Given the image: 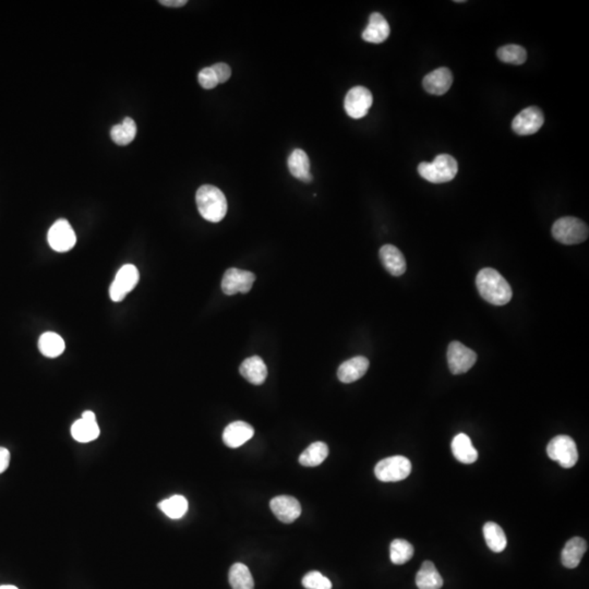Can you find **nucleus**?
<instances>
[{
  "instance_id": "obj_6",
  "label": "nucleus",
  "mask_w": 589,
  "mask_h": 589,
  "mask_svg": "<svg viewBox=\"0 0 589 589\" xmlns=\"http://www.w3.org/2000/svg\"><path fill=\"white\" fill-rule=\"evenodd\" d=\"M547 454L563 468H572L578 461L576 443L569 435H557L553 438L548 444Z\"/></svg>"
},
{
  "instance_id": "obj_13",
  "label": "nucleus",
  "mask_w": 589,
  "mask_h": 589,
  "mask_svg": "<svg viewBox=\"0 0 589 589\" xmlns=\"http://www.w3.org/2000/svg\"><path fill=\"white\" fill-rule=\"evenodd\" d=\"M272 512L282 523L291 524L301 514V505L293 496H279L271 500Z\"/></svg>"
},
{
  "instance_id": "obj_19",
  "label": "nucleus",
  "mask_w": 589,
  "mask_h": 589,
  "mask_svg": "<svg viewBox=\"0 0 589 589\" xmlns=\"http://www.w3.org/2000/svg\"><path fill=\"white\" fill-rule=\"evenodd\" d=\"M382 264L393 277H401L406 272L405 258L395 246L385 245L380 249Z\"/></svg>"
},
{
  "instance_id": "obj_28",
  "label": "nucleus",
  "mask_w": 589,
  "mask_h": 589,
  "mask_svg": "<svg viewBox=\"0 0 589 589\" xmlns=\"http://www.w3.org/2000/svg\"><path fill=\"white\" fill-rule=\"evenodd\" d=\"M137 135V125L135 120L127 117L123 123L114 126L110 130L112 140L118 145H127L135 140Z\"/></svg>"
},
{
  "instance_id": "obj_8",
  "label": "nucleus",
  "mask_w": 589,
  "mask_h": 589,
  "mask_svg": "<svg viewBox=\"0 0 589 589\" xmlns=\"http://www.w3.org/2000/svg\"><path fill=\"white\" fill-rule=\"evenodd\" d=\"M140 274L137 267L132 264H126L116 274L115 279L110 289V295L112 300L115 303L124 300L127 293L137 286L139 282Z\"/></svg>"
},
{
  "instance_id": "obj_21",
  "label": "nucleus",
  "mask_w": 589,
  "mask_h": 589,
  "mask_svg": "<svg viewBox=\"0 0 589 589\" xmlns=\"http://www.w3.org/2000/svg\"><path fill=\"white\" fill-rule=\"evenodd\" d=\"M289 171L295 178L303 183H310L312 180V175L310 173V159L306 152L300 149L293 150L289 157Z\"/></svg>"
},
{
  "instance_id": "obj_23",
  "label": "nucleus",
  "mask_w": 589,
  "mask_h": 589,
  "mask_svg": "<svg viewBox=\"0 0 589 589\" xmlns=\"http://www.w3.org/2000/svg\"><path fill=\"white\" fill-rule=\"evenodd\" d=\"M452 452L455 458L463 464H472L478 458V452L468 435L460 433L452 441Z\"/></svg>"
},
{
  "instance_id": "obj_12",
  "label": "nucleus",
  "mask_w": 589,
  "mask_h": 589,
  "mask_svg": "<svg viewBox=\"0 0 589 589\" xmlns=\"http://www.w3.org/2000/svg\"><path fill=\"white\" fill-rule=\"evenodd\" d=\"M543 121L545 118L541 108L531 106L522 110L521 113L514 118L512 128L517 135H531L541 130Z\"/></svg>"
},
{
  "instance_id": "obj_31",
  "label": "nucleus",
  "mask_w": 589,
  "mask_h": 589,
  "mask_svg": "<svg viewBox=\"0 0 589 589\" xmlns=\"http://www.w3.org/2000/svg\"><path fill=\"white\" fill-rule=\"evenodd\" d=\"M391 561L396 565L405 564L413 555V545L404 539H395L390 545Z\"/></svg>"
},
{
  "instance_id": "obj_14",
  "label": "nucleus",
  "mask_w": 589,
  "mask_h": 589,
  "mask_svg": "<svg viewBox=\"0 0 589 589\" xmlns=\"http://www.w3.org/2000/svg\"><path fill=\"white\" fill-rule=\"evenodd\" d=\"M71 435L74 440L81 443L94 441L100 435V427L96 423L95 413L86 411L82 413V418L77 421L71 427Z\"/></svg>"
},
{
  "instance_id": "obj_36",
  "label": "nucleus",
  "mask_w": 589,
  "mask_h": 589,
  "mask_svg": "<svg viewBox=\"0 0 589 589\" xmlns=\"http://www.w3.org/2000/svg\"><path fill=\"white\" fill-rule=\"evenodd\" d=\"M10 453L7 449L0 448V474L5 472L9 466Z\"/></svg>"
},
{
  "instance_id": "obj_37",
  "label": "nucleus",
  "mask_w": 589,
  "mask_h": 589,
  "mask_svg": "<svg viewBox=\"0 0 589 589\" xmlns=\"http://www.w3.org/2000/svg\"><path fill=\"white\" fill-rule=\"evenodd\" d=\"M159 4L165 7L179 8L184 7L187 4V0H161Z\"/></svg>"
},
{
  "instance_id": "obj_29",
  "label": "nucleus",
  "mask_w": 589,
  "mask_h": 589,
  "mask_svg": "<svg viewBox=\"0 0 589 589\" xmlns=\"http://www.w3.org/2000/svg\"><path fill=\"white\" fill-rule=\"evenodd\" d=\"M230 584L232 589H253L255 582L249 569L242 563H235L230 567Z\"/></svg>"
},
{
  "instance_id": "obj_25",
  "label": "nucleus",
  "mask_w": 589,
  "mask_h": 589,
  "mask_svg": "<svg viewBox=\"0 0 589 589\" xmlns=\"http://www.w3.org/2000/svg\"><path fill=\"white\" fill-rule=\"evenodd\" d=\"M66 345L60 335L46 332L39 338V350L45 357L56 358L64 352Z\"/></svg>"
},
{
  "instance_id": "obj_20",
  "label": "nucleus",
  "mask_w": 589,
  "mask_h": 589,
  "mask_svg": "<svg viewBox=\"0 0 589 589\" xmlns=\"http://www.w3.org/2000/svg\"><path fill=\"white\" fill-rule=\"evenodd\" d=\"M239 372L248 382L255 385H261L267 377V364L259 356L247 358L240 364Z\"/></svg>"
},
{
  "instance_id": "obj_27",
  "label": "nucleus",
  "mask_w": 589,
  "mask_h": 589,
  "mask_svg": "<svg viewBox=\"0 0 589 589\" xmlns=\"http://www.w3.org/2000/svg\"><path fill=\"white\" fill-rule=\"evenodd\" d=\"M328 455L329 448L326 443L315 442L301 453L299 463L306 467L319 466L328 458Z\"/></svg>"
},
{
  "instance_id": "obj_24",
  "label": "nucleus",
  "mask_w": 589,
  "mask_h": 589,
  "mask_svg": "<svg viewBox=\"0 0 589 589\" xmlns=\"http://www.w3.org/2000/svg\"><path fill=\"white\" fill-rule=\"evenodd\" d=\"M416 585L419 589H440L443 578L431 561H425L416 576Z\"/></svg>"
},
{
  "instance_id": "obj_10",
  "label": "nucleus",
  "mask_w": 589,
  "mask_h": 589,
  "mask_svg": "<svg viewBox=\"0 0 589 589\" xmlns=\"http://www.w3.org/2000/svg\"><path fill=\"white\" fill-rule=\"evenodd\" d=\"M255 281L256 275L252 272L232 267L223 277L222 291L227 296H232L237 293H247L251 291Z\"/></svg>"
},
{
  "instance_id": "obj_22",
  "label": "nucleus",
  "mask_w": 589,
  "mask_h": 589,
  "mask_svg": "<svg viewBox=\"0 0 589 589\" xmlns=\"http://www.w3.org/2000/svg\"><path fill=\"white\" fill-rule=\"evenodd\" d=\"M587 543L583 538L574 537L565 543L561 553L562 564L567 569H575L582 561L583 555L586 553Z\"/></svg>"
},
{
  "instance_id": "obj_32",
  "label": "nucleus",
  "mask_w": 589,
  "mask_h": 589,
  "mask_svg": "<svg viewBox=\"0 0 589 589\" xmlns=\"http://www.w3.org/2000/svg\"><path fill=\"white\" fill-rule=\"evenodd\" d=\"M500 60L506 64L523 65L527 59V53L524 47L519 45H506L498 49L496 53Z\"/></svg>"
},
{
  "instance_id": "obj_5",
  "label": "nucleus",
  "mask_w": 589,
  "mask_h": 589,
  "mask_svg": "<svg viewBox=\"0 0 589 589\" xmlns=\"http://www.w3.org/2000/svg\"><path fill=\"white\" fill-rule=\"evenodd\" d=\"M411 472V463L405 456H392L378 463L374 474L380 482H396L406 479Z\"/></svg>"
},
{
  "instance_id": "obj_38",
  "label": "nucleus",
  "mask_w": 589,
  "mask_h": 589,
  "mask_svg": "<svg viewBox=\"0 0 589 589\" xmlns=\"http://www.w3.org/2000/svg\"><path fill=\"white\" fill-rule=\"evenodd\" d=\"M0 589H18V588L15 586H13V585H3V586H0Z\"/></svg>"
},
{
  "instance_id": "obj_17",
  "label": "nucleus",
  "mask_w": 589,
  "mask_h": 589,
  "mask_svg": "<svg viewBox=\"0 0 589 589\" xmlns=\"http://www.w3.org/2000/svg\"><path fill=\"white\" fill-rule=\"evenodd\" d=\"M253 435H255V430L249 423L245 421H235L226 427L223 432V441L228 448H239L249 441Z\"/></svg>"
},
{
  "instance_id": "obj_4",
  "label": "nucleus",
  "mask_w": 589,
  "mask_h": 589,
  "mask_svg": "<svg viewBox=\"0 0 589 589\" xmlns=\"http://www.w3.org/2000/svg\"><path fill=\"white\" fill-rule=\"evenodd\" d=\"M588 226L580 218H559L552 226V236L563 245H577L588 238Z\"/></svg>"
},
{
  "instance_id": "obj_7",
  "label": "nucleus",
  "mask_w": 589,
  "mask_h": 589,
  "mask_svg": "<svg viewBox=\"0 0 589 589\" xmlns=\"http://www.w3.org/2000/svg\"><path fill=\"white\" fill-rule=\"evenodd\" d=\"M373 103L371 92L364 86H355L348 91L344 100L346 113L354 119H360L367 115Z\"/></svg>"
},
{
  "instance_id": "obj_3",
  "label": "nucleus",
  "mask_w": 589,
  "mask_h": 589,
  "mask_svg": "<svg viewBox=\"0 0 589 589\" xmlns=\"http://www.w3.org/2000/svg\"><path fill=\"white\" fill-rule=\"evenodd\" d=\"M458 171V161L449 154L438 155L431 163L423 161L418 166L419 175L432 184H444L452 180Z\"/></svg>"
},
{
  "instance_id": "obj_18",
  "label": "nucleus",
  "mask_w": 589,
  "mask_h": 589,
  "mask_svg": "<svg viewBox=\"0 0 589 589\" xmlns=\"http://www.w3.org/2000/svg\"><path fill=\"white\" fill-rule=\"evenodd\" d=\"M369 369V360L364 356H357L343 362L338 370V378L343 383H352L364 377Z\"/></svg>"
},
{
  "instance_id": "obj_34",
  "label": "nucleus",
  "mask_w": 589,
  "mask_h": 589,
  "mask_svg": "<svg viewBox=\"0 0 589 589\" xmlns=\"http://www.w3.org/2000/svg\"><path fill=\"white\" fill-rule=\"evenodd\" d=\"M198 80L200 86L206 90H212V88H216L218 84V78H216V74L211 67L203 68L199 72Z\"/></svg>"
},
{
  "instance_id": "obj_33",
  "label": "nucleus",
  "mask_w": 589,
  "mask_h": 589,
  "mask_svg": "<svg viewBox=\"0 0 589 589\" xmlns=\"http://www.w3.org/2000/svg\"><path fill=\"white\" fill-rule=\"evenodd\" d=\"M303 586L307 589H332V583L320 572L312 571L303 576Z\"/></svg>"
},
{
  "instance_id": "obj_11",
  "label": "nucleus",
  "mask_w": 589,
  "mask_h": 589,
  "mask_svg": "<svg viewBox=\"0 0 589 589\" xmlns=\"http://www.w3.org/2000/svg\"><path fill=\"white\" fill-rule=\"evenodd\" d=\"M477 362V354L467 348L460 342H452L449 345V368L453 374H463L474 367Z\"/></svg>"
},
{
  "instance_id": "obj_9",
  "label": "nucleus",
  "mask_w": 589,
  "mask_h": 589,
  "mask_svg": "<svg viewBox=\"0 0 589 589\" xmlns=\"http://www.w3.org/2000/svg\"><path fill=\"white\" fill-rule=\"evenodd\" d=\"M48 244L57 252L70 251L77 244V235L67 220H56L47 234Z\"/></svg>"
},
{
  "instance_id": "obj_15",
  "label": "nucleus",
  "mask_w": 589,
  "mask_h": 589,
  "mask_svg": "<svg viewBox=\"0 0 589 589\" xmlns=\"http://www.w3.org/2000/svg\"><path fill=\"white\" fill-rule=\"evenodd\" d=\"M453 84V74L450 69L439 68L423 78L425 90L433 95H443L450 90Z\"/></svg>"
},
{
  "instance_id": "obj_26",
  "label": "nucleus",
  "mask_w": 589,
  "mask_h": 589,
  "mask_svg": "<svg viewBox=\"0 0 589 589\" xmlns=\"http://www.w3.org/2000/svg\"><path fill=\"white\" fill-rule=\"evenodd\" d=\"M484 536L487 545L494 552H502L508 545V541H506V536L503 529H502L501 526L494 523V522H488V523L484 524Z\"/></svg>"
},
{
  "instance_id": "obj_2",
  "label": "nucleus",
  "mask_w": 589,
  "mask_h": 589,
  "mask_svg": "<svg viewBox=\"0 0 589 589\" xmlns=\"http://www.w3.org/2000/svg\"><path fill=\"white\" fill-rule=\"evenodd\" d=\"M197 206L204 220L218 223L225 218L227 213V200L225 194L218 187L204 185L197 191Z\"/></svg>"
},
{
  "instance_id": "obj_1",
  "label": "nucleus",
  "mask_w": 589,
  "mask_h": 589,
  "mask_svg": "<svg viewBox=\"0 0 589 589\" xmlns=\"http://www.w3.org/2000/svg\"><path fill=\"white\" fill-rule=\"evenodd\" d=\"M476 285L480 296L496 306H504L513 296L511 286L499 272L491 267L482 269L478 273Z\"/></svg>"
},
{
  "instance_id": "obj_30",
  "label": "nucleus",
  "mask_w": 589,
  "mask_h": 589,
  "mask_svg": "<svg viewBox=\"0 0 589 589\" xmlns=\"http://www.w3.org/2000/svg\"><path fill=\"white\" fill-rule=\"evenodd\" d=\"M159 510L169 519H181L188 511V501L183 496H173L164 501L159 502Z\"/></svg>"
},
{
  "instance_id": "obj_35",
  "label": "nucleus",
  "mask_w": 589,
  "mask_h": 589,
  "mask_svg": "<svg viewBox=\"0 0 589 589\" xmlns=\"http://www.w3.org/2000/svg\"><path fill=\"white\" fill-rule=\"evenodd\" d=\"M211 68L214 71L216 78H218V84H225L230 80L232 76V69L227 64L224 62H218V64L213 65Z\"/></svg>"
},
{
  "instance_id": "obj_16",
  "label": "nucleus",
  "mask_w": 589,
  "mask_h": 589,
  "mask_svg": "<svg viewBox=\"0 0 589 589\" xmlns=\"http://www.w3.org/2000/svg\"><path fill=\"white\" fill-rule=\"evenodd\" d=\"M391 33V27L387 20L381 13H371L369 18V23L367 27L362 32V39L368 43L380 44L387 41Z\"/></svg>"
}]
</instances>
